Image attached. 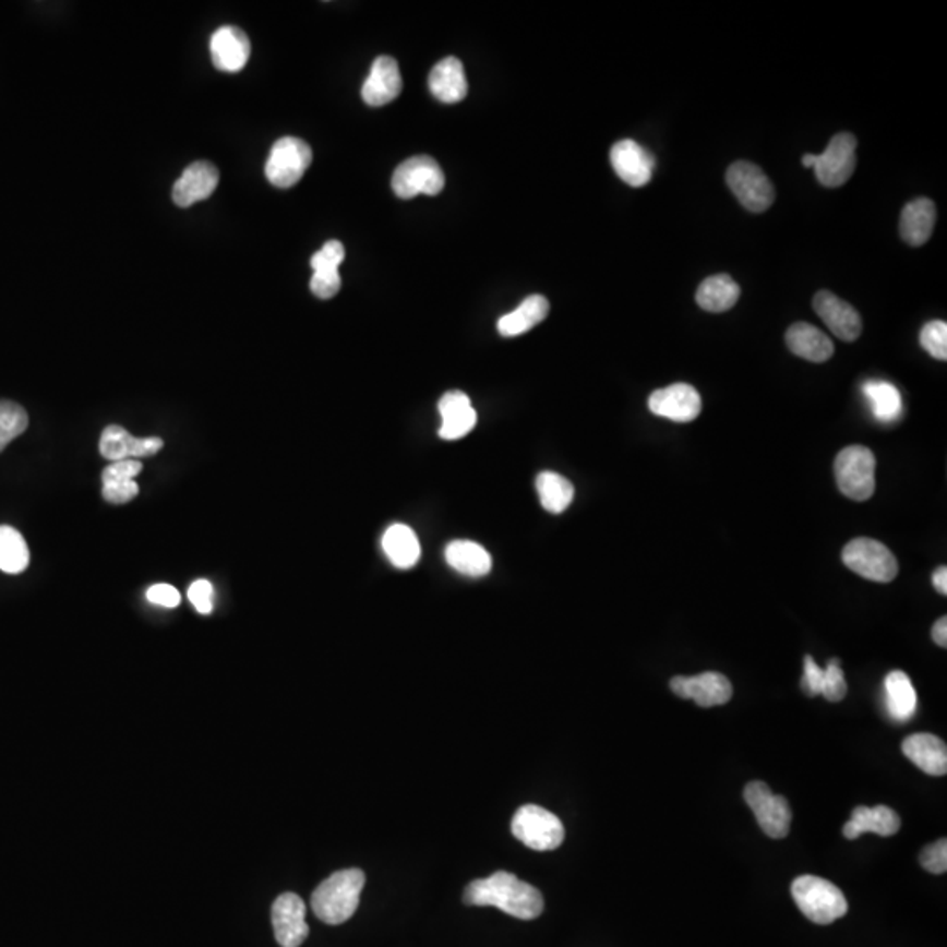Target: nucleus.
Returning a JSON list of instances; mask_svg holds the SVG:
<instances>
[{"label":"nucleus","instance_id":"nucleus-1","mask_svg":"<svg viewBox=\"0 0 947 947\" xmlns=\"http://www.w3.org/2000/svg\"><path fill=\"white\" fill-rule=\"evenodd\" d=\"M465 906L496 908L518 920H536L544 911V898L536 886L499 871L484 879H474L464 891Z\"/></svg>","mask_w":947,"mask_h":947},{"label":"nucleus","instance_id":"nucleus-2","mask_svg":"<svg viewBox=\"0 0 947 947\" xmlns=\"http://www.w3.org/2000/svg\"><path fill=\"white\" fill-rule=\"evenodd\" d=\"M365 886V874L360 868L332 874L328 879L314 889L311 897V908L317 920L326 925H343L357 912Z\"/></svg>","mask_w":947,"mask_h":947},{"label":"nucleus","instance_id":"nucleus-3","mask_svg":"<svg viewBox=\"0 0 947 947\" xmlns=\"http://www.w3.org/2000/svg\"><path fill=\"white\" fill-rule=\"evenodd\" d=\"M791 895L807 920L816 925H830L846 916L848 902L830 880L816 876H800L791 885Z\"/></svg>","mask_w":947,"mask_h":947},{"label":"nucleus","instance_id":"nucleus-4","mask_svg":"<svg viewBox=\"0 0 947 947\" xmlns=\"http://www.w3.org/2000/svg\"><path fill=\"white\" fill-rule=\"evenodd\" d=\"M837 487L851 501L865 502L876 492V458L868 447L848 446L837 455Z\"/></svg>","mask_w":947,"mask_h":947},{"label":"nucleus","instance_id":"nucleus-5","mask_svg":"<svg viewBox=\"0 0 947 947\" xmlns=\"http://www.w3.org/2000/svg\"><path fill=\"white\" fill-rule=\"evenodd\" d=\"M511 831L534 851H553L565 839V828L559 816L534 804L524 805L514 813Z\"/></svg>","mask_w":947,"mask_h":947},{"label":"nucleus","instance_id":"nucleus-6","mask_svg":"<svg viewBox=\"0 0 947 947\" xmlns=\"http://www.w3.org/2000/svg\"><path fill=\"white\" fill-rule=\"evenodd\" d=\"M842 562L849 571L876 583H891L898 574L895 554L883 542L860 537L846 544Z\"/></svg>","mask_w":947,"mask_h":947},{"label":"nucleus","instance_id":"nucleus-7","mask_svg":"<svg viewBox=\"0 0 947 947\" xmlns=\"http://www.w3.org/2000/svg\"><path fill=\"white\" fill-rule=\"evenodd\" d=\"M313 161L309 144L299 137H283L274 144L265 164V176L277 188H291L299 183Z\"/></svg>","mask_w":947,"mask_h":947},{"label":"nucleus","instance_id":"nucleus-8","mask_svg":"<svg viewBox=\"0 0 947 947\" xmlns=\"http://www.w3.org/2000/svg\"><path fill=\"white\" fill-rule=\"evenodd\" d=\"M727 184L733 195L751 213H764L776 199L772 183L760 167L751 161L739 160L727 170Z\"/></svg>","mask_w":947,"mask_h":947},{"label":"nucleus","instance_id":"nucleus-9","mask_svg":"<svg viewBox=\"0 0 947 947\" xmlns=\"http://www.w3.org/2000/svg\"><path fill=\"white\" fill-rule=\"evenodd\" d=\"M446 178L443 169L432 157L407 158L395 169L392 188L397 197L412 199L416 195H437L443 192Z\"/></svg>","mask_w":947,"mask_h":947},{"label":"nucleus","instance_id":"nucleus-10","mask_svg":"<svg viewBox=\"0 0 947 947\" xmlns=\"http://www.w3.org/2000/svg\"><path fill=\"white\" fill-rule=\"evenodd\" d=\"M744 800L755 813L765 836L784 839L790 834L791 810L784 796L774 795L765 782L753 781L744 790Z\"/></svg>","mask_w":947,"mask_h":947},{"label":"nucleus","instance_id":"nucleus-11","mask_svg":"<svg viewBox=\"0 0 947 947\" xmlns=\"http://www.w3.org/2000/svg\"><path fill=\"white\" fill-rule=\"evenodd\" d=\"M856 137L849 132L834 135L822 155H814V172L825 188L848 183L856 169Z\"/></svg>","mask_w":947,"mask_h":947},{"label":"nucleus","instance_id":"nucleus-12","mask_svg":"<svg viewBox=\"0 0 947 947\" xmlns=\"http://www.w3.org/2000/svg\"><path fill=\"white\" fill-rule=\"evenodd\" d=\"M671 690L680 698H692L700 707L723 706L732 698L733 688L729 678L720 672H704L700 675H675Z\"/></svg>","mask_w":947,"mask_h":947},{"label":"nucleus","instance_id":"nucleus-13","mask_svg":"<svg viewBox=\"0 0 947 947\" xmlns=\"http://www.w3.org/2000/svg\"><path fill=\"white\" fill-rule=\"evenodd\" d=\"M648 406L649 411L660 418L678 421V423H690L697 420L702 412V398L692 385L675 383L652 392Z\"/></svg>","mask_w":947,"mask_h":947},{"label":"nucleus","instance_id":"nucleus-14","mask_svg":"<svg viewBox=\"0 0 947 947\" xmlns=\"http://www.w3.org/2000/svg\"><path fill=\"white\" fill-rule=\"evenodd\" d=\"M273 926L279 946H302L309 935L304 900L296 894L279 895L273 903Z\"/></svg>","mask_w":947,"mask_h":947},{"label":"nucleus","instance_id":"nucleus-15","mask_svg":"<svg viewBox=\"0 0 947 947\" xmlns=\"http://www.w3.org/2000/svg\"><path fill=\"white\" fill-rule=\"evenodd\" d=\"M813 308L834 336L844 343H853L862 336V317L853 305L834 296L831 291L822 290L814 296Z\"/></svg>","mask_w":947,"mask_h":947},{"label":"nucleus","instance_id":"nucleus-16","mask_svg":"<svg viewBox=\"0 0 947 947\" xmlns=\"http://www.w3.org/2000/svg\"><path fill=\"white\" fill-rule=\"evenodd\" d=\"M612 169L626 184L646 187L651 181L655 157L632 139H623L611 149Z\"/></svg>","mask_w":947,"mask_h":947},{"label":"nucleus","instance_id":"nucleus-17","mask_svg":"<svg viewBox=\"0 0 947 947\" xmlns=\"http://www.w3.org/2000/svg\"><path fill=\"white\" fill-rule=\"evenodd\" d=\"M164 447L160 437H134L123 427L111 424L104 429L100 435L99 452L106 460L121 461L135 460L143 456L157 455Z\"/></svg>","mask_w":947,"mask_h":947},{"label":"nucleus","instance_id":"nucleus-18","mask_svg":"<svg viewBox=\"0 0 947 947\" xmlns=\"http://www.w3.org/2000/svg\"><path fill=\"white\" fill-rule=\"evenodd\" d=\"M403 92V74L397 60L380 57L372 63L371 72L363 83L362 97L369 106L380 108L394 103Z\"/></svg>","mask_w":947,"mask_h":947},{"label":"nucleus","instance_id":"nucleus-19","mask_svg":"<svg viewBox=\"0 0 947 947\" xmlns=\"http://www.w3.org/2000/svg\"><path fill=\"white\" fill-rule=\"evenodd\" d=\"M219 183V172L211 161H195L184 169L172 188V199L179 207H190L206 201Z\"/></svg>","mask_w":947,"mask_h":947},{"label":"nucleus","instance_id":"nucleus-20","mask_svg":"<svg viewBox=\"0 0 947 947\" xmlns=\"http://www.w3.org/2000/svg\"><path fill=\"white\" fill-rule=\"evenodd\" d=\"M250 39L241 28L225 25L211 37V59L219 71H241L250 60Z\"/></svg>","mask_w":947,"mask_h":947},{"label":"nucleus","instance_id":"nucleus-21","mask_svg":"<svg viewBox=\"0 0 947 947\" xmlns=\"http://www.w3.org/2000/svg\"><path fill=\"white\" fill-rule=\"evenodd\" d=\"M441 412V429L439 435L446 441L465 437L478 423V415L470 404V398L464 392H449L439 403Z\"/></svg>","mask_w":947,"mask_h":947},{"label":"nucleus","instance_id":"nucleus-22","mask_svg":"<svg viewBox=\"0 0 947 947\" xmlns=\"http://www.w3.org/2000/svg\"><path fill=\"white\" fill-rule=\"evenodd\" d=\"M903 755L928 776H946L947 747L932 733H914L902 742Z\"/></svg>","mask_w":947,"mask_h":947},{"label":"nucleus","instance_id":"nucleus-23","mask_svg":"<svg viewBox=\"0 0 947 947\" xmlns=\"http://www.w3.org/2000/svg\"><path fill=\"white\" fill-rule=\"evenodd\" d=\"M900 818L894 810H889L886 805H876V807H865L860 805L853 811V816L844 825L846 839L854 840L863 836L865 831H872L877 836L891 837L900 830Z\"/></svg>","mask_w":947,"mask_h":947},{"label":"nucleus","instance_id":"nucleus-24","mask_svg":"<svg viewBox=\"0 0 947 947\" xmlns=\"http://www.w3.org/2000/svg\"><path fill=\"white\" fill-rule=\"evenodd\" d=\"M429 86L439 103L456 104L464 100L469 92V83L460 60L455 57L441 60L430 72Z\"/></svg>","mask_w":947,"mask_h":947},{"label":"nucleus","instance_id":"nucleus-25","mask_svg":"<svg viewBox=\"0 0 947 947\" xmlns=\"http://www.w3.org/2000/svg\"><path fill=\"white\" fill-rule=\"evenodd\" d=\"M784 339L791 353L804 358L807 362H827L834 355V343L830 337L810 323L800 322L791 325Z\"/></svg>","mask_w":947,"mask_h":947},{"label":"nucleus","instance_id":"nucleus-26","mask_svg":"<svg viewBox=\"0 0 947 947\" xmlns=\"http://www.w3.org/2000/svg\"><path fill=\"white\" fill-rule=\"evenodd\" d=\"M143 470L139 460L112 461L103 470V495L111 504H127L139 493L135 478Z\"/></svg>","mask_w":947,"mask_h":947},{"label":"nucleus","instance_id":"nucleus-27","mask_svg":"<svg viewBox=\"0 0 947 947\" xmlns=\"http://www.w3.org/2000/svg\"><path fill=\"white\" fill-rule=\"evenodd\" d=\"M935 219H937V209L930 199L909 202L900 216V236L909 247H923L934 232Z\"/></svg>","mask_w":947,"mask_h":947},{"label":"nucleus","instance_id":"nucleus-28","mask_svg":"<svg viewBox=\"0 0 947 947\" xmlns=\"http://www.w3.org/2000/svg\"><path fill=\"white\" fill-rule=\"evenodd\" d=\"M550 313V302L542 296H530L518 308L504 314L496 323L499 334L504 337L522 336L525 332L532 331L534 326L544 322Z\"/></svg>","mask_w":947,"mask_h":947},{"label":"nucleus","instance_id":"nucleus-29","mask_svg":"<svg viewBox=\"0 0 947 947\" xmlns=\"http://www.w3.org/2000/svg\"><path fill=\"white\" fill-rule=\"evenodd\" d=\"M381 546H383V551H385L389 562L394 563L397 568L407 571L420 562V541L412 532V528L407 527V525L395 524L386 528V532L381 539Z\"/></svg>","mask_w":947,"mask_h":947},{"label":"nucleus","instance_id":"nucleus-30","mask_svg":"<svg viewBox=\"0 0 947 947\" xmlns=\"http://www.w3.org/2000/svg\"><path fill=\"white\" fill-rule=\"evenodd\" d=\"M885 698L888 715L898 723H906L916 712V690L906 672L894 671L886 675Z\"/></svg>","mask_w":947,"mask_h":947},{"label":"nucleus","instance_id":"nucleus-31","mask_svg":"<svg viewBox=\"0 0 947 947\" xmlns=\"http://www.w3.org/2000/svg\"><path fill=\"white\" fill-rule=\"evenodd\" d=\"M741 287L729 274H716L702 281L697 290V304L707 313H724L738 304Z\"/></svg>","mask_w":947,"mask_h":947},{"label":"nucleus","instance_id":"nucleus-32","mask_svg":"<svg viewBox=\"0 0 947 947\" xmlns=\"http://www.w3.org/2000/svg\"><path fill=\"white\" fill-rule=\"evenodd\" d=\"M446 562L456 573L483 577L492 571V556L483 546L472 541H453L446 548Z\"/></svg>","mask_w":947,"mask_h":947},{"label":"nucleus","instance_id":"nucleus-33","mask_svg":"<svg viewBox=\"0 0 947 947\" xmlns=\"http://www.w3.org/2000/svg\"><path fill=\"white\" fill-rule=\"evenodd\" d=\"M536 490L542 507L551 514H562L574 501V487L567 478L556 472H541L536 479Z\"/></svg>","mask_w":947,"mask_h":947},{"label":"nucleus","instance_id":"nucleus-34","mask_svg":"<svg viewBox=\"0 0 947 947\" xmlns=\"http://www.w3.org/2000/svg\"><path fill=\"white\" fill-rule=\"evenodd\" d=\"M876 420L891 423L902 415V395L891 383L886 381H868L863 385Z\"/></svg>","mask_w":947,"mask_h":947},{"label":"nucleus","instance_id":"nucleus-35","mask_svg":"<svg viewBox=\"0 0 947 947\" xmlns=\"http://www.w3.org/2000/svg\"><path fill=\"white\" fill-rule=\"evenodd\" d=\"M31 553L22 534L16 528L0 525V571L20 574L28 567Z\"/></svg>","mask_w":947,"mask_h":947},{"label":"nucleus","instance_id":"nucleus-36","mask_svg":"<svg viewBox=\"0 0 947 947\" xmlns=\"http://www.w3.org/2000/svg\"><path fill=\"white\" fill-rule=\"evenodd\" d=\"M28 415L22 406L11 400H0V453L13 439L27 430Z\"/></svg>","mask_w":947,"mask_h":947},{"label":"nucleus","instance_id":"nucleus-37","mask_svg":"<svg viewBox=\"0 0 947 947\" xmlns=\"http://www.w3.org/2000/svg\"><path fill=\"white\" fill-rule=\"evenodd\" d=\"M921 348L937 360L947 358V323L940 320L926 323L920 334Z\"/></svg>","mask_w":947,"mask_h":947},{"label":"nucleus","instance_id":"nucleus-38","mask_svg":"<svg viewBox=\"0 0 947 947\" xmlns=\"http://www.w3.org/2000/svg\"><path fill=\"white\" fill-rule=\"evenodd\" d=\"M823 686H822V695L827 698L828 702H840L844 700L846 693H848V683H846L844 672H842V667H840L839 658H831L828 661L827 667L823 669Z\"/></svg>","mask_w":947,"mask_h":947},{"label":"nucleus","instance_id":"nucleus-39","mask_svg":"<svg viewBox=\"0 0 947 947\" xmlns=\"http://www.w3.org/2000/svg\"><path fill=\"white\" fill-rule=\"evenodd\" d=\"M345 247L339 241L325 242L322 250L314 253L311 259V267L314 273L317 271H339L340 264L345 262Z\"/></svg>","mask_w":947,"mask_h":947},{"label":"nucleus","instance_id":"nucleus-40","mask_svg":"<svg viewBox=\"0 0 947 947\" xmlns=\"http://www.w3.org/2000/svg\"><path fill=\"white\" fill-rule=\"evenodd\" d=\"M340 283L339 271H317L311 277V291L317 299H332L339 293Z\"/></svg>","mask_w":947,"mask_h":947},{"label":"nucleus","instance_id":"nucleus-41","mask_svg":"<svg viewBox=\"0 0 947 947\" xmlns=\"http://www.w3.org/2000/svg\"><path fill=\"white\" fill-rule=\"evenodd\" d=\"M921 865L932 874H944L947 871V842L946 839L935 840L934 844L926 846L921 851Z\"/></svg>","mask_w":947,"mask_h":947},{"label":"nucleus","instance_id":"nucleus-42","mask_svg":"<svg viewBox=\"0 0 947 947\" xmlns=\"http://www.w3.org/2000/svg\"><path fill=\"white\" fill-rule=\"evenodd\" d=\"M188 599L201 614H211L215 608V588L207 579H197L188 588Z\"/></svg>","mask_w":947,"mask_h":947},{"label":"nucleus","instance_id":"nucleus-43","mask_svg":"<svg viewBox=\"0 0 947 947\" xmlns=\"http://www.w3.org/2000/svg\"><path fill=\"white\" fill-rule=\"evenodd\" d=\"M823 674H825V672H823L822 667L814 661V658L805 657L804 675H802V680H800V688H802V692H804L807 697H818V695H822Z\"/></svg>","mask_w":947,"mask_h":947},{"label":"nucleus","instance_id":"nucleus-44","mask_svg":"<svg viewBox=\"0 0 947 947\" xmlns=\"http://www.w3.org/2000/svg\"><path fill=\"white\" fill-rule=\"evenodd\" d=\"M146 599L149 602L155 603V606H161V608H178L179 603H181V595L176 590L175 586L166 585V583H160V585H153L148 591H146Z\"/></svg>","mask_w":947,"mask_h":947},{"label":"nucleus","instance_id":"nucleus-45","mask_svg":"<svg viewBox=\"0 0 947 947\" xmlns=\"http://www.w3.org/2000/svg\"><path fill=\"white\" fill-rule=\"evenodd\" d=\"M932 637H934L935 644L940 646V648H946L947 646V618L943 616L940 620L935 622L934 628H932Z\"/></svg>","mask_w":947,"mask_h":947},{"label":"nucleus","instance_id":"nucleus-46","mask_svg":"<svg viewBox=\"0 0 947 947\" xmlns=\"http://www.w3.org/2000/svg\"><path fill=\"white\" fill-rule=\"evenodd\" d=\"M932 582H934L935 590L940 595H947V568L938 567L934 573V577H932Z\"/></svg>","mask_w":947,"mask_h":947}]
</instances>
